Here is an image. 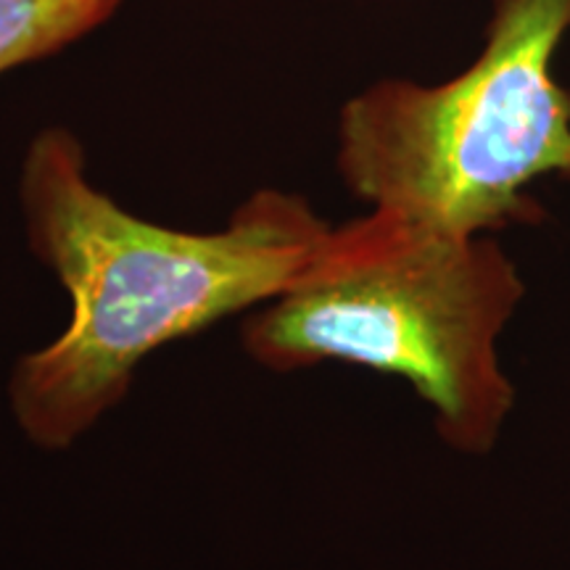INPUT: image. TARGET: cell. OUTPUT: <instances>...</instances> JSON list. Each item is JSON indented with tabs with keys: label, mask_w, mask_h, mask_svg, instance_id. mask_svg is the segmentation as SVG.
I'll return each instance as SVG.
<instances>
[{
	"label": "cell",
	"mask_w": 570,
	"mask_h": 570,
	"mask_svg": "<svg viewBox=\"0 0 570 570\" xmlns=\"http://www.w3.org/2000/svg\"><path fill=\"white\" fill-rule=\"evenodd\" d=\"M125 0H0V75L61 51Z\"/></svg>",
	"instance_id": "cell-4"
},
{
	"label": "cell",
	"mask_w": 570,
	"mask_h": 570,
	"mask_svg": "<svg viewBox=\"0 0 570 570\" xmlns=\"http://www.w3.org/2000/svg\"><path fill=\"white\" fill-rule=\"evenodd\" d=\"M523 294L497 240L373 209L336 227L323 265L259 306L240 344L273 373L344 362L404 377L449 446L487 454L515 399L497 344Z\"/></svg>",
	"instance_id": "cell-2"
},
{
	"label": "cell",
	"mask_w": 570,
	"mask_h": 570,
	"mask_svg": "<svg viewBox=\"0 0 570 570\" xmlns=\"http://www.w3.org/2000/svg\"><path fill=\"white\" fill-rule=\"evenodd\" d=\"M570 0H494L487 48L441 85L377 82L341 111L338 169L373 209L431 230L537 223L525 190L570 177V92L554 53Z\"/></svg>",
	"instance_id": "cell-3"
},
{
	"label": "cell",
	"mask_w": 570,
	"mask_h": 570,
	"mask_svg": "<svg viewBox=\"0 0 570 570\" xmlns=\"http://www.w3.org/2000/svg\"><path fill=\"white\" fill-rule=\"evenodd\" d=\"M32 254L59 277L71 315L48 346L19 356L9 407L27 441L61 452L125 402L159 348L288 294L336 244L302 196L259 190L214 233L135 217L90 183L75 135L51 127L21 167Z\"/></svg>",
	"instance_id": "cell-1"
}]
</instances>
